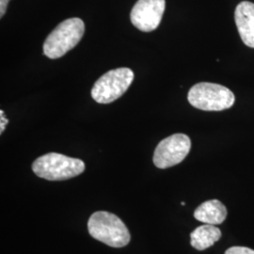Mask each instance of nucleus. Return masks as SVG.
Listing matches in <instances>:
<instances>
[{
  "instance_id": "1",
  "label": "nucleus",
  "mask_w": 254,
  "mask_h": 254,
  "mask_svg": "<svg viewBox=\"0 0 254 254\" xmlns=\"http://www.w3.org/2000/svg\"><path fill=\"white\" fill-rule=\"evenodd\" d=\"M88 230L94 239L112 248L126 247L131 239L124 221L107 211L92 214L88 221Z\"/></svg>"
},
{
  "instance_id": "2",
  "label": "nucleus",
  "mask_w": 254,
  "mask_h": 254,
  "mask_svg": "<svg viewBox=\"0 0 254 254\" xmlns=\"http://www.w3.org/2000/svg\"><path fill=\"white\" fill-rule=\"evenodd\" d=\"M38 177L48 181H64L73 178L85 171V164L77 159L57 153L42 155L32 164Z\"/></svg>"
},
{
  "instance_id": "3",
  "label": "nucleus",
  "mask_w": 254,
  "mask_h": 254,
  "mask_svg": "<svg viewBox=\"0 0 254 254\" xmlns=\"http://www.w3.org/2000/svg\"><path fill=\"white\" fill-rule=\"evenodd\" d=\"M85 32V24L80 18H69L58 25L47 36L44 54L49 59H60L77 46Z\"/></svg>"
},
{
  "instance_id": "4",
  "label": "nucleus",
  "mask_w": 254,
  "mask_h": 254,
  "mask_svg": "<svg viewBox=\"0 0 254 254\" xmlns=\"http://www.w3.org/2000/svg\"><path fill=\"white\" fill-rule=\"evenodd\" d=\"M188 100L192 107L204 111H221L235 104V95L228 88L215 83L201 82L191 88Z\"/></svg>"
},
{
  "instance_id": "5",
  "label": "nucleus",
  "mask_w": 254,
  "mask_h": 254,
  "mask_svg": "<svg viewBox=\"0 0 254 254\" xmlns=\"http://www.w3.org/2000/svg\"><path fill=\"white\" fill-rule=\"evenodd\" d=\"M133 79L134 73L129 68L109 71L94 83L91 89V97L99 104L112 103L125 94Z\"/></svg>"
},
{
  "instance_id": "6",
  "label": "nucleus",
  "mask_w": 254,
  "mask_h": 254,
  "mask_svg": "<svg viewBox=\"0 0 254 254\" xmlns=\"http://www.w3.org/2000/svg\"><path fill=\"white\" fill-rule=\"evenodd\" d=\"M191 148L190 136L185 134H174L161 140L154 153V164L158 169L173 167L187 157Z\"/></svg>"
},
{
  "instance_id": "7",
  "label": "nucleus",
  "mask_w": 254,
  "mask_h": 254,
  "mask_svg": "<svg viewBox=\"0 0 254 254\" xmlns=\"http://www.w3.org/2000/svg\"><path fill=\"white\" fill-rule=\"evenodd\" d=\"M165 7V0H138L131 10V22L140 31L151 32L159 26Z\"/></svg>"
},
{
  "instance_id": "8",
  "label": "nucleus",
  "mask_w": 254,
  "mask_h": 254,
  "mask_svg": "<svg viewBox=\"0 0 254 254\" xmlns=\"http://www.w3.org/2000/svg\"><path fill=\"white\" fill-rule=\"evenodd\" d=\"M235 20L243 43L254 48V3L249 1L239 3L235 12Z\"/></svg>"
},
{
  "instance_id": "9",
  "label": "nucleus",
  "mask_w": 254,
  "mask_h": 254,
  "mask_svg": "<svg viewBox=\"0 0 254 254\" xmlns=\"http://www.w3.org/2000/svg\"><path fill=\"white\" fill-rule=\"evenodd\" d=\"M227 217V209L218 200H210L201 203L194 212V218L211 225L221 224Z\"/></svg>"
},
{
  "instance_id": "10",
  "label": "nucleus",
  "mask_w": 254,
  "mask_h": 254,
  "mask_svg": "<svg viewBox=\"0 0 254 254\" xmlns=\"http://www.w3.org/2000/svg\"><path fill=\"white\" fill-rule=\"evenodd\" d=\"M221 237V232L216 225L205 224L195 229L190 234V244L198 251H204L214 245Z\"/></svg>"
},
{
  "instance_id": "11",
  "label": "nucleus",
  "mask_w": 254,
  "mask_h": 254,
  "mask_svg": "<svg viewBox=\"0 0 254 254\" xmlns=\"http://www.w3.org/2000/svg\"><path fill=\"white\" fill-rule=\"evenodd\" d=\"M225 254H254V251L247 247H232L228 249Z\"/></svg>"
},
{
  "instance_id": "12",
  "label": "nucleus",
  "mask_w": 254,
  "mask_h": 254,
  "mask_svg": "<svg viewBox=\"0 0 254 254\" xmlns=\"http://www.w3.org/2000/svg\"><path fill=\"white\" fill-rule=\"evenodd\" d=\"M0 114H1V117H0V120H1V129H0V134H2L3 132H4V130H5V127L7 126V124L9 123V120L5 117V114H4V111L3 110H1L0 111Z\"/></svg>"
},
{
  "instance_id": "13",
  "label": "nucleus",
  "mask_w": 254,
  "mask_h": 254,
  "mask_svg": "<svg viewBox=\"0 0 254 254\" xmlns=\"http://www.w3.org/2000/svg\"><path fill=\"white\" fill-rule=\"evenodd\" d=\"M9 0H0V17H3L6 13Z\"/></svg>"
}]
</instances>
